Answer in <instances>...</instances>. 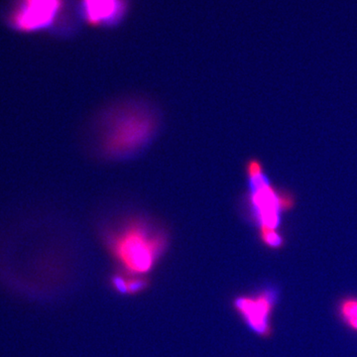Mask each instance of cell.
Returning <instances> with one entry per match:
<instances>
[{"label":"cell","instance_id":"cell-2","mask_svg":"<svg viewBox=\"0 0 357 357\" xmlns=\"http://www.w3.org/2000/svg\"><path fill=\"white\" fill-rule=\"evenodd\" d=\"M4 16L6 24L20 33L53 31L79 18L73 0H13Z\"/></svg>","mask_w":357,"mask_h":357},{"label":"cell","instance_id":"cell-8","mask_svg":"<svg viewBox=\"0 0 357 357\" xmlns=\"http://www.w3.org/2000/svg\"><path fill=\"white\" fill-rule=\"evenodd\" d=\"M112 283L116 290L121 293H137L145 286V282L142 279L124 278L121 276L114 277Z\"/></svg>","mask_w":357,"mask_h":357},{"label":"cell","instance_id":"cell-3","mask_svg":"<svg viewBox=\"0 0 357 357\" xmlns=\"http://www.w3.org/2000/svg\"><path fill=\"white\" fill-rule=\"evenodd\" d=\"M165 244L161 234L143 222H133L122 227L112 238V251L128 271L142 274L149 271Z\"/></svg>","mask_w":357,"mask_h":357},{"label":"cell","instance_id":"cell-4","mask_svg":"<svg viewBox=\"0 0 357 357\" xmlns=\"http://www.w3.org/2000/svg\"><path fill=\"white\" fill-rule=\"evenodd\" d=\"M153 128V119L142 110L121 112L107 126L103 138L105 150L115 155L133 151L149 139Z\"/></svg>","mask_w":357,"mask_h":357},{"label":"cell","instance_id":"cell-7","mask_svg":"<svg viewBox=\"0 0 357 357\" xmlns=\"http://www.w3.org/2000/svg\"><path fill=\"white\" fill-rule=\"evenodd\" d=\"M338 314L351 330L357 332V298H344L338 305Z\"/></svg>","mask_w":357,"mask_h":357},{"label":"cell","instance_id":"cell-5","mask_svg":"<svg viewBox=\"0 0 357 357\" xmlns=\"http://www.w3.org/2000/svg\"><path fill=\"white\" fill-rule=\"evenodd\" d=\"M277 301L273 289H266L253 296L237 298L236 309L245 321L246 325L263 337L272 333L271 314Z\"/></svg>","mask_w":357,"mask_h":357},{"label":"cell","instance_id":"cell-1","mask_svg":"<svg viewBox=\"0 0 357 357\" xmlns=\"http://www.w3.org/2000/svg\"><path fill=\"white\" fill-rule=\"evenodd\" d=\"M249 182L248 206L259 234L279 231L282 215L293 208V195L275 188L258 160H250L246 166Z\"/></svg>","mask_w":357,"mask_h":357},{"label":"cell","instance_id":"cell-6","mask_svg":"<svg viewBox=\"0 0 357 357\" xmlns=\"http://www.w3.org/2000/svg\"><path fill=\"white\" fill-rule=\"evenodd\" d=\"M77 14L95 28H112L128 15L129 0H76Z\"/></svg>","mask_w":357,"mask_h":357}]
</instances>
